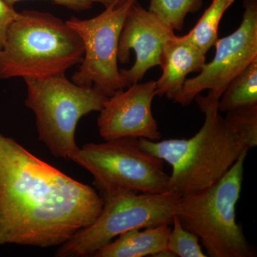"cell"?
Wrapping results in <instances>:
<instances>
[{
    "mask_svg": "<svg viewBox=\"0 0 257 257\" xmlns=\"http://www.w3.org/2000/svg\"><path fill=\"white\" fill-rule=\"evenodd\" d=\"M102 197L0 134V245L60 246L96 220Z\"/></svg>",
    "mask_w": 257,
    "mask_h": 257,
    "instance_id": "1",
    "label": "cell"
},
{
    "mask_svg": "<svg viewBox=\"0 0 257 257\" xmlns=\"http://www.w3.org/2000/svg\"><path fill=\"white\" fill-rule=\"evenodd\" d=\"M18 12L0 0V50L4 45L7 32L10 24L15 20Z\"/></svg>",
    "mask_w": 257,
    "mask_h": 257,
    "instance_id": "18",
    "label": "cell"
},
{
    "mask_svg": "<svg viewBox=\"0 0 257 257\" xmlns=\"http://www.w3.org/2000/svg\"><path fill=\"white\" fill-rule=\"evenodd\" d=\"M235 0H212L195 26L185 37L189 42L207 54L214 46L218 39V30L223 15Z\"/></svg>",
    "mask_w": 257,
    "mask_h": 257,
    "instance_id": "15",
    "label": "cell"
},
{
    "mask_svg": "<svg viewBox=\"0 0 257 257\" xmlns=\"http://www.w3.org/2000/svg\"><path fill=\"white\" fill-rule=\"evenodd\" d=\"M248 152L240 155L214 185L179 198L175 215L184 228L201 239L207 256L254 257L256 250L236 221V204Z\"/></svg>",
    "mask_w": 257,
    "mask_h": 257,
    "instance_id": "4",
    "label": "cell"
},
{
    "mask_svg": "<svg viewBox=\"0 0 257 257\" xmlns=\"http://www.w3.org/2000/svg\"><path fill=\"white\" fill-rule=\"evenodd\" d=\"M80 37L49 13L24 10L10 24L0 50V79L65 74L84 56Z\"/></svg>",
    "mask_w": 257,
    "mask_h": 257,
    "instance_id": "3",
    "label": "cell"
},
{
    "mask_svg": "<svg viewBox=\"0 0 257 257\" xmlns=\"http://www.w3.org/2000/svg\"><path fill=\"white\" fill-rule=\"evenodd\" d=\"M155 96L156 81H150L135 83L109 96L97 118L101 138L105 141L123 138L160 140L162 135L152 110Z\"/></svg>",
    "mask_w": 257,
    "mask_h": 257,
    "instance_id": "10",
    "label": "cell"
},
{
    "mask_svg": "<svg viewBox=\"0 0 257 257\" xmlns=\"http://www.w3.org/2000/svg\"><path fill=\"white\" fill-rule=\"evenodd\" d=\"M135 1L115 0L94 18L82 20L72 17L66 21L78 34L84 49L72 82L93 87L106 97L124 89L117 65L118 46L125 18Z\"/></svg>",
    "mask_w": 257,
    "mask_h": 257,
    "instance_id": "8",
    "label": "cell"
},
{
    "mask_svg": "<svg viewBox=\"0 0 257 257\" xmlns=\"http://www.w3.org/2000/svg\"><path fill=\"white\" fill-rule=\"evenodd\" d=\"M257 105V60L229 83L218 101L219 112Z\"/></svg>",
    "mask_w": 257,
    "mask_h": 257,
    "instance_id": "14",
    "label": "cell"
},
{
    "mask_svg": "<svg viewBox=\"0 0 257 257\" xmlns=\"http://www.w3.org/2000/svg\"><path fill=\"white\" fill-rule=\"evenodd\" d=\"M177 35L165 23L135 0L128 10L120 35L117 60L130 62V52L136 60L128 69H119L125 88L140 82L149 69L162 63L164 47Z\"/></svg>",
    "mask_w": 257,
    "mask_h": 257,
    "instance_id": "11",
    "label": "cell"
},
{
    "mask_svg": "<svg viewBox=\"0 0 257 257\" xmlns=\"http://www.w3.org/2000/svg\"><path fill=\"white\" fill-rule=\"evenodd\" d=\"M171 224L130 230L96 251L94 257L157 256L167 250Z\"/></svg>",
    "mask_w": 257,
    "mask_h": 257,
    "instance_id": "13",
    "label": "cell"
},
{
    "mask_svg": "<svg viewBox=\"0 0 257 257\" xmlns=\"http://www.w3.org/2000/svg\"><path fill=\"white\" fill-rule=\"evenodd\" d=\"M70 160L92 175L102 195L170 192V175L164 170L165 162L144 150L138 138L86 144Z\"/></svg>",
    "mask_w": 257,
    "mask_h": 257,
    "instance_id": "6",
    "label": "cell"
},
{
    "mask_svg": "<svg viewBox=\"0 0 257 257\" xmlns=\"http://www.w3.org/2000/svg\"><path fill=\"white\" fill-rule=\"evenodd\" d=\"M196 101L204 114L202 127L189 139L153 142L140 138V146L172 166L170 191L180 197L214 185L240 155L257 145V105L229 111L223 117L210 92Z\"/></svg>",
    "mask_w": 257,
    "mask_h": 257,
    "instance_id": "2",
    "label": "cell"
},
{
    "mask_svg": "<svg viewBox=\"0 0 257 257\" xmlns=\"http://www.w3.org/2000/svg\"><path fill=\"white\" fill-rule=\"evenodd\" d=\"M90 1L92 2V3H99V4L104 5V6L106 8V7L109 6V5L112 4L115 0H90Z\"/></svg>",
    "mask_w": 257,
    "mask_h": 257,
    "instance_id": "20",
    "label": "cell"
},
{
    "mask_svg": "<svg viewBox=\"0 0 257 257\" xmlns=\"http://www.w3.org/2000/svg\"><path fill=\"white\" fill-rule=\"evenodd\" d=\"M202 5L203 0H150L148 10L174 32L182 31L186 16Z\"/></svg>",
    "mask_w": 257,
    "mask_h": 257,
    "instance_id": "16",
    "label": "cell"
},
{
    "mask_svg": "<svg viewBox=\"0 0 257 257\" xmlns=\"http://www.w3.org/2000/svg\"><path fill=\"white\" fill-rule=\"evenodd\" d=\"M205 54L184 36H177L164 47L160 67L162 74L156 81L157 96L175 101L189 74L200 72L206 63Z\"/></svg>",
    "mask_w": 257,
    "mask_h": 257,
    "instance_id": "12",
    "label": "cell"
},
{
    "mask_svg": "<svg viewBox=\"0 0 257 257\" xmlns=\"http://www.w3.org/2000/svg\"><path fill=\"white\" fill-rule=\"evenodd\" d=\"M242 20L231 35L218 39L216 52L199 74L186 79L175 102L188 106L198 94L209 90L219 99L230 82L257 60V0H243Z\"/></svg>",
    "mask_w": 257,
    "mask_h": 257,
    "instance_id": "9",
    "label": "cell"
},
{
    "mask_svg": "<svg viewBox=\"0 0 257 257\" xmlns=\"http://www.w3.org/2000/svg\"><path fill=\"white\" fill-rule=\"evenodd\" d=\"M2 1L8 6L14 8L16 3L23 0H2ZM50 1L52 2L54 4L60 5L75 12L85 11V10L91 9L94 4L90 0H50Z\"/></svg>",
    "mask_w": 257,
    "mask_h": 257,
    "instance_id": "19",
    "label": "cell"
},
{
    "mask_svg": "<svg viewBox=\"0 0 257 257\" xmlns=\"http://www.w3.org/2000/svg\"><path fill=\"white\" fill-rule=\"evenodd\" d=\"M103 208L96 220L59 246L56 256H94L115 237L130 230L172 224L180 196L167 192H122L102 195Z\"/></svg>",
    "mask_w": 257,
    "mask_h": 257,
    "instance_id": "7",
    "label": "cell"
},
{
    "mask_svg": "<svg viewBox=\"0 0 257 257\" xmlns=\"http://www.w3.org/2000/svg\"><path fill=\"white\" fill-rule=\"evenodd\" d=\"M172 224L174 229L171 230L169 236L167 249L170 250L175 256H207L202 251L197 235L184 228L175 214L173 216Z\"/></svg>",
    "mask_w": 257,
    "mask_h": 257,
    "instance_id": "17",
    "label": "cell"
},
{
    "mask_svg": "<svg viewBox=\"0 0 257 257\" xmlns=\"http://www.w3.org/2000/svg\"><path fill=\"white\" fill-rule=\"evenodd\" d=\"M24 80L25 105L35 115L39 140L57 158L70 160L79 150L75 139L79 119L100 111L108 97L93 87L77 85L64 73Z\"/></svg>",
    "mask_w": 257,
    "mask_h": 257,
    "instance_id": "5",
    "label": "cell"
}]
</instances>
